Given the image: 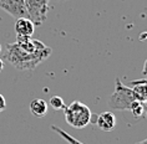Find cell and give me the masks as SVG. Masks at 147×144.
<instances>
[{
  "instance_id": "6da1fadb",
  "label": "cell",
  "mask_w": 147,
  "mask_h": 144,
  "mask_svg": "<svg viewBox=\"0 0 147 144\" xmlns=\"http://www.w3.org/2000/svg\"><path fill=\"white\" fill-rule=\"evenodd\" d=\"M53 49L46 45L38 49L35 52H28L21 49L16 42H14L6 46L5 58L18 70H34L42 61H45Z\"/></svg>"
},
{
  "instance_id": "7a4b0ae2",
  "label": "cell",
  "mask_w": 147,
  "mask_h": 144,
  "mask_svg": "<svg viewBox=\"0 0 147 144\" xmlns=\"http://www.w3.org/2000/svg\"><path fill=\"white\" fill-rule=\"evenodd\" d=\"M65 119L70 127L76 129H82L91 123L92 112L85 103L80 101H74L64 108Z\"/></svg>"
},
{
  "instance_id": "3957f363",
  "label": "cell",
  "mask_w": 147,
  "mask_h": 144,
  "mask_svg": "<svg viewBox=\"0 0 147 144\" xmlns=\"http://www.w3.org/2000/svg\"><path fill=\"white\" fill-rule=\"evenodd\" d=\"M134 101H136V98L132 88L130 86L123 84L121 82V80L117 77L115 81V91L109 97V106L112 109L128 111Z\"/></svg>"
},
{
  "instance_id": "277c9868",
  "label": "cell",
  "mask_w": 147,
  "mask_h": 144,
  "mask_svg": "<svg viewBox=\"0 0 147 144\" xmlns=\"http://www.w3.org/2000/svg\"><path fill=\"white\" fill-rule=\"evenodd\" d=\"M50 0H25L28 16L34 25H41L47 19Z\"/></svg>"
},
{
  "instance_id": "5b68a950",
  "label": "cell",
  "mask_w": 147,
  "mask_h": 144,
  "mask_svg": "<svg viewBox=\"0 0 147 144\" xmlns=\"http://www.w3.org/2000/svg\"><path fill=\"white\" fill-rule=\"evenodd\" d=\"M0 9L6 11L14 19L29 17L25 0H0Z\"/></svg>"
},
{
  "instance_id": "8992f818",
  "label": "cell",
  "mask_w": 147,
  "mask_h": 144,
  "mask_svg": "<svg viewBox=\"0 0 147 144\" xmlns=\"http://www.w3.org/2000/svg\"><path fill=\"white\" fill-rule=\"evenodd\" d=\"M95 124H96L101 131L110 132V131H112L116 125V117L112 112H102L96 117Z\"/></svg>"
},
{
  "instance_id": "52a82bcc",
  "label": "cell",
  "mask_w": 147,
  "mask_h": 144,
  "mask_svg": "<svg viewBox=\"0 0 147 144\" xmlns=\"http://www.w3.org/2000/svg\"><path fill=\"white\" fill-rule=\"evenodd\" d=\"M35 31L34 23L29 19V17H20L15 21V32L19 36H28L31 38Z\"/></svg>"
},
{
  "instance_id": "ba28073f",
  "label": "cell",
  "mask_w": 147,
  "mask_h": 144,
  "mask_svg": "<svg viewBox=\"0 0 147 144\" xmlns=\"http://www.w3.org/2000/svg\"><path fill=\"white\" fill-rule=\"evenodd\" d=\"M132 91H134L135 98L137 101L145 102V99L147 98V80H135L131 81L128 84Z\"/></svg>"
},
{
  "instance_id": "9c48e42d",
  "label": "cell",
  "mask_w": 147,
  "mask_h": 144,
  "mask_svg": "<svg viewBox=\"0 0 147 144\" xmlns=\"http://www.w3.org/2000/svg\"><path fill=\"white\" fill-rule=\"evenodd\" d=\"M47 107H49V104L46 101H44L41 98H35L30 102V112L34 117L42 118L47 113Z\"/></svg>"
},
{
  "instance_id": "30bf717a",
  "label": "cell",
  "mask_w": 147,
  "mask_h": 144,
  "mask_svg": "<svg viewBox=\"0 0 147 144\" xmlns=\"http://www.w3.org/2000/svg\"><path fill=\"white\" fill-rule=\"evenodd\" d=\"M51 129H53L54 132H56L57 134L61 137V138H64L66 142L70 143V144H85V143H82V142H80V140H78L76 138H74V137L70 135L67 132H65L64 129L59 128V127H56V125H51Z\"/></svg>"
},
{
  "instance_id": "8fae6325",
  "label": "cell",
  "mask_w": 147,
  "mask_h": 144,
  "mask_svg": "<svg viewBox=\"0 0 147 144\" xmlns=\"http://www.w3.org/2000/svg\"><path fill=\"white\" fill-rule=\"evenodd\" d=\"M130 112L134 114V117L136 118H140V117H142L143 116V111H145V103L141 102V101H134L132 102V104L130 107Z\"/></svg>"
},
{
  "instance_id": "7c38bea8",
  "label": "cell",
  "mask_w": 147,
  "mask_h": 144,
  "mask_svg": "<svg viewBox=\"0 0 147 144\" xmlns=\"http://www.w3.org/2000/svg\"><path fill=\"white\" fill-rule=\"evenodd\" d=\"M49 104L56 111H60V109L65 108L64 99H62L60 96H53V97L50 98V101H49Z\"/></svg>"
},
{
  "instance_id": "4fadbf2b",
  "label": "cell",
  "mask_w": 147,
  "mask_h": 144,
  "mask_svg": "<svg viewBox=\"0 0 147 144\" xmlns=\"http://www.w3.org/2000/svg\"><path fill=\"white\" fill-rule=\"evenodd\" d=\"M5 108H6V101H5L4 96L0 93V112H3Z\"/></svg>"
},
{
  "instance_id": "5bb4252c",
  "label": "cell",
  "mask_w": 147,
  "mask_h": 144,
  "mask_svg": "<svg viewBox=\"0 0 147 144\" xmlns=\"http://www.w3.org/2000/svg\"><path fill=\"white\" fill-rule=\"evenodd\" d=\"M142 75H143V76H147V60L145 61V64H143V68H142Z\"/></svg>"
},
{
  "instance_id": "9a60e30c",
  "label": "cell",
  "mask_w": 147,
  "mask_h": 144,
  "mask_svg": "<svg viewBox=\"0 0 147 144\" xmlns=\"http://www.w3.org/2000/svg\"><path fill=\"white\" fill-rule=\"evenodd\" d=\"M140 39H141V40H147V31L146 32H142V35L140 36Z\"/></svg>"
},
{
  "instance_id": "2e32d148",
  "label": "cell",
  "mask_w": 147,
  "mask_h": 144,
  "mask_svg": "<svg viewBox=\"0 0 147 144\" xmlns=\"http://www.w3.org/2000/svg\"><path fill=\"white\" fill-rule=\"evenodd\" d=\"M3 68H4V62H3V60L0 58V71H3Z\"/></svg>"
},
{
  "instance_id": "e0dca14e",
  "label": "cell",
  "mask_w": 147,
  "mask_h": 144,
  "mask_svg": "<svg viewBox=\"0 0 147 144\" xmlns=\"http://www.w3.org/2000/svg\"><path fill=\"white\" fill-rule=\"evenodd\" d=\"M136 144H147V139H143V140H141V142H138Z\"/></svg>"
},
{
  "instance_id": "ac0fdd59",
  "label": "cell",
  "mask_w": 147,
  "mask_h": 144,
  "mask_svg": "<svg viewBox=\"0 0 147 144\" xmlns=\"http://www.w3.org/2000/svg\"><path fill=\"white\" fill-rule=\"evenodd\" d=\"M143 103H145V104H146V106H147V98H146V99H145V102H143Z\"/></svg>"
},
{
  "instance_id": "d6986e66",
  "label": "cell",
  "mask_w": 147,
  "mask_h": 144,
  "mask_svg": "<svg viewBox=\"0 0 147 144\" xmlns=\"http://www.w3.org/2000/svg\"><path fill=\"white\" fill-rule=\"evenodd\" d=\"M0 52H1V45H0Z\"/></svg>"
},
{
  "instance_id": "ffe728a7",
  "label": "cell",
  "mask_w": 147,
  "mask_h": 144,
  "mask_svg": "<svg viewBox=\"0 0 147 144\" xmlns=\"http://www.w3.org/2000/svg\"><path fill=\"white\" fill-rule=\"evenodd\" d=\"M146 80H147V78H146Z\"/></svg>"
}]
</instances>
